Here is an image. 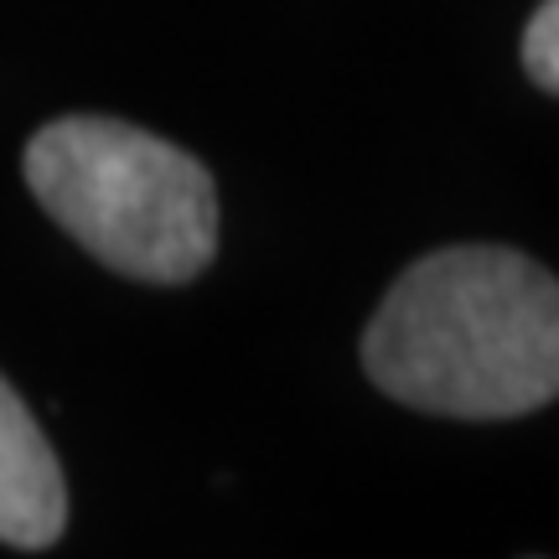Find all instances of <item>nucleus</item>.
Listing matches in <instances>:
<instances>
[{
  "mask_svg": "<svg viewBox=\"0 0 559 559\" xmlns=\"http://www.w3.org/2000/svg\"><path fill=\"white\" fill-rule=\"evenodd\" d=\"M26 181L73 239L151 285H181L218 249V192L198 156L124 120L41 124L26 145Z\"/></svg>",
  "mask_w": 559,
  "mask_h": 559,
  "instance_id": "nucleus-2",
  "label": "nucleus"
},
{
  "mask_svg": "<svg viewBox=\"0 0 559 559\" xmlns=\"http://www.w3.org/2000/svg\"><path fill=\"white\" fill-rule=\"evenodd\" d=\"M523 68H528V79L559 94V0H544L534 21H528V32H523Z\"/></svg>",
  "mask_w": 559,
  "mask_h": 559,
  "instance_id": "nucleus-4",
  "label": "nucleus"
},
{
  "mask_svg": "<svg viewBox=\"0 0 559 559\" xmlns=\"http://www.w3.org/2000/svg\"><path fill=\"white\" fill-rule=\"evenodd\" d=\"M362 368L425 415H528L559 394V280L519 249H440L383 296Z\"/></svg>",
  "mask_w": 559,
  "mask_h": 559,
  "instance_id": "nucleus-1",
  "label": "nucleus"
},
{
  "mask_svg": "<svg viewBox=\"0 0 559 559\" xmlns=\"http://www.w3.org/2000/svg\"><path fill=\"white\" fill-rule=\"evenodd\" d=\"M68 523V487L32 409L0 379V544L47 549Z\"/></svg>",
  "mask_w": 559,
  "mask_h": 559,
  "instance_id": "nucleus-3",
  "label": "nucleus"
}]
</instances>
